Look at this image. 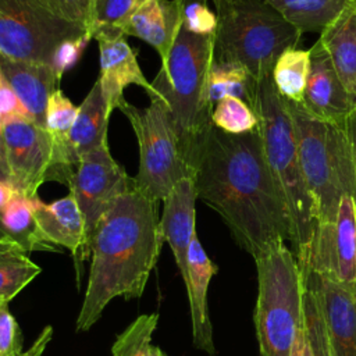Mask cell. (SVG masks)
I'll list each match as a JSON object with an SVG mask.
<instances>
[{
    "label": "cell",
    "instance_id": "cell-29",
    "mask_svg": "<svg viewBox=\"0 0 356 356\" xmlns=\"http://www.w3.org/2000/svg\"><path fill=\"white\" fill-rule=\"evenodd\" d=\"M303 278V325L309 342L310 356H332L318 296L312 281L305 273Z\"/></svg>",
    "mask_w": 356,
    "mask_h": 356
},
{
    "label": "cell",
    "instance_id": "cell-15",
    "mask_svg": "<svg viewBox=\"0 0 356 356\" xmlns=\"http://www.w3.org/2000/svg\"><path fill=\"white\" fill-rule=\"evenodd\" d=\"M93 39L97 40L100 53V75L97 79L111 113L125 99L124 90L129 85L143 88L150 100L159 99L152 82L143 75L136 53L125 40V35L103 32L95 35Z\"/></svg>",
    "mask_w": 356,
    "mask_h": 356
},
{
    "label": "cell",
    "instance_id": "cell-24",
    "mask_svg": "<svg viewBox=\"0 0 356 356\" xmlns=\"http://www.w3.org/2000/svg\"><path fill=\"white\" fill-rule=\"evenodd\" d=\"M303 32H323L349 0H264Z\"/></svg>",
    "mask_w": 356,
    "mask_h": 356
},
{
    "label": "cell",
    "instance_id": "cell-17",
    "mask_svg": "<svg viewBox=\"0 0 356 356\" xmlns=\"http://www.w3.org/2000/svg\"><path fill=\"white\" fill-rule=\"evenodd\" d=\"M31 204L35 220L46 239L56 246L67 248L76 260V267L79 261L90 257L83 217L71 192L51 203H44L39 196L31 197Z\"/></svg>",
    "mask_w": 356,
    "mask_h": 356
},
{
    "label": "cell",
    "instance_id": "cell-25",
    "mask_svg": "<svg viewBox=\"0 0 356 356\" xmlns=\"http://www.w3.org/2000/svg\"><path fill=\"white\" fill-rule=\"evenodd\" d=\"M310 70V49H286L275 61L273 82L278 95L289 102L302 103Z\"/></svg>",
    "mask_w": 356,
    "mask_h": 356
},
{
    "label": "cell",
    "instance_id": "cell-38",
    "mask_svg": "<svg viewBox=\"0 0 356 356\" xmlns=\"http://www.w3.org/2000/svg\"><path fill=\"white\" fill-rule=\"evenodd\" d=\"M345 131L346 136L349 140V147H350V156H352V163H353V170H355V181H356V107L345 121ZM356 202V196H355Z\"/></svg>",
    "mask_w": 356,
    "mask_h": 356
},
{
    "label": "cell",
    "instance_id": "cell-12",
    "mask_svg": "<svg viewBox=\"0 0 356 356\" xmlns=\"http://www.w3.org/2000/svg\"><path fill=\"white\" fill-rule=\"evenodd\" d=\"M11 179L28 197H36L51 161V142L44 128L32 120H10L0 127Z\"/></svg>",
    "mask_w": 356,
    "mask_h": 356
},
{
    "label": "cell",
    "instance_id": "cell-3",
    "mask_svg": "<svg viewBox=\"0 0 356 356\" xmlns=\"http://www.w3.org/2000/svg\"><path fill=\"white\" fill-rule=\"evenodd\" d=\"M214 35H197L181 25L168 58L152 81L171 114L185 164L192 175L195 157L211 122L209 79Z\"/></svg>",
    "mask_w": 356,
    "mask_h": 356
},
{
    "label": "cell",
    "instance_id": "cell-31",
    "mask_svg": "<svg viewBox=\"0 0 356 356\" xmlns=\"http://www.w3.org/2000/svg\"><path fill=\"white\" fill-rule=\"evenodd\" d=\"M145 0H93L92 36L97 33H122V28ZM124 35V33H122Z\"/></svg>",
    "mask_w": 356,
    "mask_h": 356
},
{
    "label": "cell",
    "instance_id": "cell-40",
    "mask_svg": "<svg viewBox=\"0 0 356 356\" xmlns=\"http://www.w3.org/2000/svg\"><path fill=\"white\" fill-rule=\"evenodd\" d=\"M0 181H11L13 182L10 167H8V161H7L6 145H4V139H3L1 131H0Z\"/></svg>",
    "mask_w": 356,
    "mask_h": 356
},
{
    "label": "cell",
    "instance_id": "cell-20",
    "mask_svg": "<svg viewBox=\"0 0 356 356\" xmlns=\"http://www.w3.org/2000/svg\"><path fill=\"white\" fill-rule=\"evenodd\" d=\"M181 25L179 0H145L127 21L122 33L136 36L150 44L164 64Z\"/></svg>",
    "mask_w": 356,
    "mask_h": 356
},
{
    "label": "cell",
    "instance_id": "cell-34",
    "mask_svg": "<svg viewBox=\"0 0 356 356\" xmlns=\"http://www.w3.org/2000/svg\"><path fill=\"white\" fill-rule=\"evenodd\" d=\"M22 335L17 320L8 309V302L0 300V356H19Z\"/></svg>",
    "mask_w": 356,
    "mask_h": 356
},
{
    "label": "cell",
    "instance_id": "cell-28",
    "mask_svg": "<svg viewBox=\"0 0 356 356\" xmlns=\"http://www.w3.org/2000/svg\"><path fill=\"white\" fill-rule=\"evenodd\" d=\"M159 314H142L131 323L115 339L113 356H167L159 346L152 345Z\"/></svg>",
    "mask_w": 356,
    "mask_h": 356
},
{
    "label": "cell",
    "instance_id": "cell-30",
    "mask_svg": "<svg viewBox=\"0 0 356 356\" xmlns=\"http://www.w3.org/2000/svg\"><path fill=\"white\" fill-rule=\"evenodd\" d=\"M211 122L221 131L232 135L252 132L259 128L254 110L243 100L232 96L218 100L211 113Z\"/></svg>",
    "mask_w": 356,
    "mask_h": 356
},
{
    "label": "cell",
    "instance_id": "cell-37",
    "mask_svg": "<svg viewBox=\"0 0 356 356\" xmlns=\"http://www.w3.org/2000/svg\"><path fill=\"white\" fill-rule=\"evenodd\" d=\"M51 337H53V327L50 325H46L39 337L35 339V342L29 346V349L26 352H22L19 356H42L46 346L49 345V342L51 341Z\"/></svg>",
    "mask_w": 356,
    "mask_h": 356
},
{
    "label": "cell",
    "instance_id": "cell-4",
    "mask_svg": "<svg viewBox=\"0 0 356 356\" xmlns=\"http://www.w3.org/2000/svg\"><path fill=\"white\" fill-rule=\"evenodd\" d=\"M253 110L259 118L267 165L286 204L295 256L303 267L317 232L316 206L303 177L291 115L271 76L257 81Z\"/></svg>",
    "mask_w": 356,
    "mask_h": 356
},
{
    "label": "cell",
    "instance_id": "cell-18",
    "mask_svg": "<svg viewBox=\"0 0 356 356\" xmlns=\"http://www.w3.org/2000/svg\"><path fill=\"white\" fill-rule=\"evenodd\" d=\"M0 70L33 122L44 128L50 96L58 89L60 78L47 64L19 61L0 54Z\"/></svg>",
    "mask_w": 356,
    "mask_h": 356
},
{
    "label": "cell",
    "instance_id": "cell-26",
    "mask_svg": "<svg viewBox=\"0 0 356 356\" xmlns=\"http://www.w3.org/2000/svg\"><path fill=\"white\" fill-rule=\"evenodd\" d=\"M256 85L257 81L243 68L213 63L209 79L210 103L214 107L222 97L232 96L243 100L253 108L256 103Z\"/></svg>",
    "mask_w": 356,
    "mask_h": 356
},
{
    "label": "cell",
    "instance_id": "cell-16",
    "mask_svg": "<svg viewBox=\"0 0 356 356\" xmlns=\"http://www.w3.org/2000/svg\"><path fill=\"white\" fill-rule=\"evenodd\" d=\"M196 199L192 175L181 178L163 199L160 231L164 242H167L172 250L184 284L188 280V252L191 241L196 234Z\"/></svg>",
    "mask_w": 356,
    "mask_h": 356
},
{
    "label": "cell",
    "instance_id": "cell-14",
    "mask_svg": "<svg viewBox=\"0 0 356 356\" xmlns=\"http://www.w3.org/2000/svg\"><path fill=\"white\" fill-rule=\"evenodd\" d=\"M320 300L332 356H356V285L302 270Z\"/></svg>",
    "mask_w": 356,
    "mask_h": 356
},
{
    "label": "cell",
    "instance_id": "cell-10",
    "mask_svg": "<svg viewBox=\"0 0 356 356\" xmlns=\"http://www.w3.org/2000/svg\"><path fill=\"white\" fill-rule=\"evenodd\" d=\"M134 186L132 177H128L124 168L113 159L108 143L81 157L68 188L83 217L89 253L93 231L100 217L118 196Z\"/></svg>",
    "mask_w": 356,
    "mask_h": 356
},
{
    "label": "cell",
    "instance_id": "cell-22",
    "mask_svg": "<svg viewBox=\"0 0 356 356\" xmlns=\"http://www.w3.org/2000/svg\"><path fill=\"white\" fill-rule=\"evenodd\" d=\"M110 115L111 110L108 108L100 82L96 79L81 106H78V114L68 136L71 152L78 163L83 154L107 143Z\"/></svg>",
    "mask_w": 356,
    "mask_h": 356
},
{
    "label": "cell",
    "instance_id": "cell-32",
    "mask_svg": "<svg viewBox=\"0 0 356 356\" xmlns=\"http://www.w3.org/2000/svg\"><path fill=\"white\" fill-rule=\"evenodd\" d=\"M182 25L197 35H214L217 26L216 13L209 0H179Z\"/></svg>",
    "mask_w": 356,
    "mask_h": 356
},
{
    "label": "cell",
    "instance_id": "cell-21",
    "mask_svg": "<svg viewBox=\"0 0 356 356\" xmlns=\"http://www.w3.org/2000/svg\"><path fill=\"white\" fill-rule=\"evenodd\" d=\"M343 88L356 97V1L349 0L335 19L320 33Z\"/></svg>",
    "mask_w": 356,
    "mask_h": 356
},
{
    "label": "cell",
    "instance_id": "cell-35",
    "mask_svg": "<svg viewBox=\"0 0 356 356\" xmlns=\"http://www.w3.org/2000/svg\"><path fill=\"white\" fill-rule=\"evenodd\" d=\"M90 39H93L92 35L85 33L76 39L65 40L64 43H61L57 47L54 58H53V68L57 72L60 79L63 78L64 72L71 70L79 61V58Z\"/></svg>",
    "mask_w": 356,
    "mask_h": 356
},
{
    "label": "cell",
    "instance_id": "cell-27",
    "mask_svg": "<svg viewBox=\"0 0 356 356\" xmlns=\"http://www.w3.org/2000/svg\"><path fill=\"white\" fill-rule=\"evenodd\" d=\"M40 267L21 248L0 252V300L10 302L38 274Z\"/></svg>",
    "mask_w": 356,
    "mask_h": 356
},
{
    "label": "cell",
    "instance_id": "cell-11",
    "mask_svg": "<svg viewBox=\"0 0 356 356\" xmlns=\"http://www.w3.org/2000/svg\"><path fill=\"white\" fill-rule=\"evenodd\" d=\"M302 270H313L346 285H356V202L343 195L334 225H318Z\"/></svg>",
    "mask_w": 356,
    "mask_h": 356
},
{
    "label": "cell",
    "instance_id": "cell-6",
    "mask_svg": "<svg viewBox=\"0 0 356 356\" xmlns=\"http://www.w3.org/2000/svg\"><path fill=\"white\" fill-rule=\"evenodd\" d=\"M291 115L298 154L318 225H334L343 195L356 196L355 170L343 125L313 117L302 103L282 99Z\"/></svg>",
    "mask_w": 356,
    "mask_h": 356
},
{
    "label": "cell",
    "instance_id": "cell-8",
    "mask_svg": "<svg viewBox=\"0 0 356 356\" xmlns=\"http://www.w3.org/2000/svg\"><path fill=\"white\" fill-rule=\"evenodd\" d=\"M118 110L128 118L139 146V168L132 177L134 185L152 200L160 202L181 178L191 175L170 110L161 99H152L143 108L124 99Z\"/></svg>",
    "mask_w": 356,
    "mask_h": 356
},
{
    "label": "cell",
    "instance_id": "cell-2",
    "mask_svg": "<svg viewBox=\"0 0 356 356\" xmlns=\"http://www.w3.org/2000/svg\"><path fill=\"white\" fill-rule=\"evenodd\" d=\"M157 203L134 186L100 217L90 243L92 264L78 331H88L111 299L143 293L164 242Z\"/></svg>",
    "mask_w": 356,
    "mask_h": 356
},
{
    "label": "cell",
    "instance_id": "cell-42",
    "mask_svg": "<svg viewBox=\"0 0 356 356\" xmlns=\"http://www.w3.org/2000/svg\"><path fill=\"white\" fill-rule=\"evenodd\" d=\"M355 1H356V0H355Z\"/></svg>",
    "mask_w": 356,
    "mask_h": 356
},
{
    "label": "cell",
    "instance_id": "cell-9",
    "mask_svg": "<svg viewBox=\"0 0 356 356\" xmlns=\"http://www.w3.org/2000/svg\"><path fill=\"white\" fill-rule=\"evenodd\" d=\"M89 33L39 0H0V54L19 61L53 67L57 47Z\"/></svg>",
    "mask_w": 356,
    "mask_h": 356
},
{
    "label": "cell",
    "instance_id": "cell-39",
    "mask_svg": "<svg viewBox=\"0 0 356 356\" xmlns=\"http://www.w3.org/2000/svg\"><path fill=\"white\" fill-rule=\"evenodd\" d=\"M291 356H310V349H309V342H307L305 325H302V328L299 330V332L296 335Z\"/></svg>",
    "mask_w": 356,
    "mask_h": 356
},
{
    "label": "cell",
    "instance_id": "cell-23",
    "mask_svg": "<svg viewBox=\"0 0 356 356\" xmlns=\"http://www.w3.org/2000/svg\"><path fill=\"white\" fill-rule=\"evenodd\" d=\"M3 238L18 245L25 253L35 250L58 252V246L46 239L40 231L31 204V197L17 192L1 214Z\"/></svg>",
    "mask_w": 356,
    "mask_h": 356
},
{
    "label": "cell",
    "instance_id": "cell-19",
    "mask_svg": "<svg viewBox=\"0 0 356 356\" xmlns=\"http://www.w3.org/2000/svg\"><path fill=\"white\" fill-rule=\"evenodd\" d=\"M218 271V267L209 259L197 235L195 234L188 252V280L185 282L191 317L193 345L209 355H216L213 341V327L207 310V289L211 277Z\"/></svg>",
    "mask_w": 356,
    "mask_h": 356
},
{
    "label": "cell",
    "instance_id": "cell-36",
    "mask_svg": "<svg viewBox=\"0 0 356 356\" xmlns=\"http://www.w3.org/2000/svg\"><path fill=\"white\" fill-rule=\"evenodd\" d=\"M32 120L0 70V127L10 120Z\"/></svg>",
    "mask_w": 356,
    "mask_h": 356
},
{
    "label": "cell",
    "instance_id": "cell-5",
    "mask_svg": "<svg viewBox=\"0 0 356 356\" xmlns=\"http://www.w3.org/2000/svg\"><path fill=\"white\" fill-rule=\"evenodd\" d=\"M217 17L213 63L271 76L278 57L298 47L302 32L264 0H211Z\"/></svg>",
    "mask_w": 356,
    "mask_h": 356
},
{
    "label": "cell",
    "instance_id": "cell-41",
    "mask_svg": "<svg viewBox=\"0 0 356 356\" xmlns=\"http://www.w3.org/2000/svg\"><path fill=\"white\" fill-rule=\"evenodd\" d=\"M13 248H19V246L15 245L14 242L8 241V239L0 238V252H1V250H7V249H13Z\"/></svg>",
    "mask_w": 356,
    "mask_h": 356
},
{
    "label": "cell",
    "instance_id": "cell-7",
    "mask_svg": "<svg viewBox=\"0 0 356 356\" xmlns=\"http://www.w3.org/2000/svg\"><path fill=\"white\" fill-rule=\"evenodd\" d=\"M254 328L259 356H291L303 325L305 278L296 256L277 242L257 254Z\"/></svg>",
    "mask_w": 356,
    "mask_h": 356
},
{
    "label": "cell",
    "instance_id": "cell-13",
    "mask_svg": "<svg viewBox=\"0 0 356 356\" xmlns=\"http://www.w3.org/2000/svg\"><path fill=\"white\" fill-rule=\"evenodd\" d=\"M302 104L317 120L345 125L356 107V97L343 88L320 40L310 47V70Z\"/></svg>",
    "mask_w": 356,
    "mask_h": 356
},
{
    "label": "cell",
    "instance_id": "cell-33",
    "mask_svg": "<svg viewBox=\"0 0 356 356\" xmlns=\"http://www.w3.org/2000/svg\"><path fill=\"white\" fill-rule=\"evenodd\" d=\"M57 15L86 26L92 35L93 0H39ZM93 38V36H92Z\"/></svg>",
    "mask_w": 356,
    "mask_h": 356
},
{
    "label": "cell",
    "instance_id": "cell-1",
    "mask_svg": "<svg viewBox=\"0 0 356 356\" xmlns=\"http://www.w3.org/2000/svg\"><path fill=\"white\" fill-rule=\"evenodd\" d=\"M196 196L220 214L236 243L252 257L291 241V220L266 161L259 128L239 135L213 124L192 167Z\"/></svg>",
    "mask_w": 356,
    "mask_h": 356
}]
</instances>
